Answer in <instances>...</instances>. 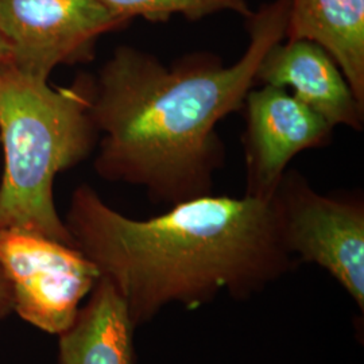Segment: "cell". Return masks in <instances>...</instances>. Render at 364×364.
<instances>
[{
    "label": "cell",
    "mask_w": 364,
    "mask_h": 364,
    "mask_svg": "<svg viewBox=\"0 0 364 364\" xmlns=\"http://www.w3.org/2000/svg\"><path fill=\"white\" fill-rule=\"evenodd\" d=\"M287 23V0L262 4L247 18L246 50L230 66L210 52L165 65L151 53L117 46L92 76L95 171L105 181L142 186L154 204L212 195L225 156L216 127L242 111L264 54L285 39Z\"/></svg>",
    "instance_id": "obj_1"
},
{
    "label": "cell",
    "mask_w": 364,
    "mask_h": 364,
    "mask_svg": "<svg viewBox=\"0 0 364 364\" xmlns=\"http://www.w3.org/2000/svg\"><path fill=\"white\" fill-rule=\"evenodd\" d=\"M64 221L135 328L171 304L193 311L223 291L250 299L299 263L284 245L273 197L201 196L136 220L82 183Z\"/></svg>",
    "instance_id": "obj_2"
},
{
    "label": "cell",
    "mask_w": 364,
    "mask_h": 364,
    "mask_svg": "<svg viewBox=\"0 0 364 364\" xmlns=\"http://www.w3.org/2000/svg\"><path fill=\"white\" fill-rule=\"evenodd\" d=\"M91 99L92 76L53 88L0 60V227L75 246L55 208L54 181L97 146Z\"/></svg>",
    "instance_id": "obj_3"
},
{
    "label": "cell",
    "mask_w": 364,
    "mask_h": 364,
    "mask_svg": "<svg viewBox=\"0 0 364 364\" xmlns=\"http://www.w3.org/2000/svg\"><path fill=\"white\" fill-rule=\"evenodd\" d=\"M273 203L289 254L324 269L363 312V198L321 195L299 171L287 170Z\"/></svg>",
    "instance_id": "obj_4"
},
{
    "label": "cell",
    "mask_w": 364,
    "mask_h": 364,
    "mask_svg": "<svg viewBox=\"0 0 364 364\" xmlns=\"http://www.w3.org/2000/svg\"><path fill=\"white\" fill-rule=\"evenodd\" d=\"M0 267L13 294V311L52 335L73 326L80 304L100 279L78 248L42 235L0 227Z\"/></svg>",
    "instance_id": "obj_5"
},
{
    "label": "cell",
    "mask_w": 364,
    "mask_h": 364,
    "mask_svg": "<svg viewBox=\"0 0 364 364\" xmlns=\"http://www.w3.org/2000/svg\"><path fill=\"white\" fill-rule=\"evenodd\" d=\"M130 22L96 0H0L7 60L43 81L57 66L92 61L99 38Z\"/></svg>",
    "instance_id": "obj_6"
},
{
    "label": "cell",
    "mask_w": 364,
    "mask_h": 364,
    "mask_svg": "<svg viewBox=\"0 0 364 364\" xmlns=\"http://www.w3.org/2000/svg\"><path fill=\"white\" fill-rule=\"evenodd\" d=\"M242 111L246 196L270 200L299 153L328 146L333 127L285 88L262 85L248 92Z\"/></svg>",
    "instance_id": "obj_7"
},
{
    "label": "cell",
    "mask_w": 364,
    "mask_h": 364,
    "mask_svg": "<svg viewBox=\"0 0 364 364\" xmlns=\"http://www.w3.org/2000/svg\"><path fill=\"white\" fill-rule=\"evenodd\" d=\"M257 84L285 88L335 129L363 130L364 105L326 49L308 39H282L264 54Z\"/></svg>",
    "instance_id": "obj_8"
},
{
    "label": "cell",
    "mask_w": 364,
    "mask_h": 364,
    "mask_svg": "<svg viewBox=\"0 0 364 364\" xmlns=\"http://www.w3.org/2000/svg\"><path fill=\"white\" fill-rule=\"evenodd\" d=\"M285 39L326 49L364 105V0H287Z\"/></svg>",
    "instance_id": "obj_9"
},
{
    "label": "cell",
    "mask_w": 364,
    "mask_h": 364,
    "mask_svg": "<svg viewBox=\"0 0 364 364\" xmlns=\"http://www.w3.org/2000/svg\"><path fill=\"white\" fill-rule=\"evenodd\" d=\"M135 329L124 302L100 278L73 326L60 335V364H135Z\"/></svg>",
    "instance_id": "obj_10"
},
{
    "label": "cell",
    "mask_w": 364,
    "mask_h": 364,
    "mask_svg": "<svg viewBox=\"0 0 364 364\" xmlns=\"http://www.w3.org/2000/svg\"><path fill=\"white\" fill-rule=\"evenodd\" d=\"M105 9L132 21L144 18L150 22H168L181 15L189 21H200L213 14L232 11L245 16L252 15L246 0H96Z\"/></svg>",
    "instance_id": "obj_11"
},
{
    "label": "cell",
    "mask_w": 364,
    "mask_h": 364,
    "mask_svg": "<svg viewBox=\"0 0 364 364\" xmlns=\"http://www.w3.org/2000/svg\"><path fill=\"white\" fill-rule=\"evenodd\" d=\"M13 311V294L9 279L0 267V318Z\"/></svg>",
    "instance_id": "obj_12"
},
{
    "label": "cell",
    "mask_w": 364,
    "mask_h": 364,
    "mask_svg": "<svg viewBox=\"0 0 364 364\" xmlns=\"http://www.w3.org/2000/svg\"><path fill=\"white\" fill-rule=\"evenodd\" d=\"M7 57H9V45L3 37V34L0 33V60L7 58Z\"/></svg>",
    "instance_id": "obj_13"
}]
</instances>
